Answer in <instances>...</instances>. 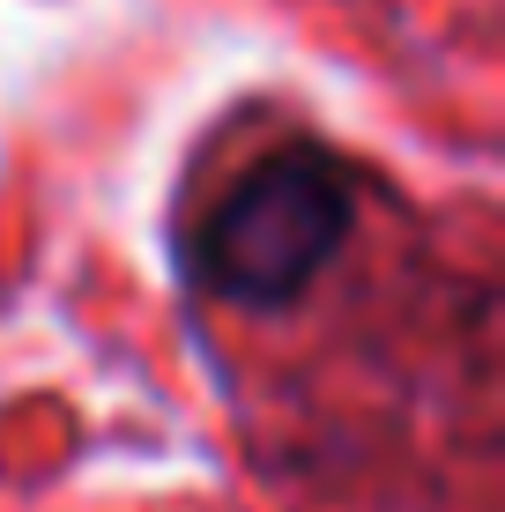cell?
Returning <instances> with one entry per match:
<instances>
[{
	"label": "cell",
	"instance_id": "obj_1",
	"mask_svg": "<svg viewBox=\"0 0 505 512\" xmlns=\"http://www.w3.org/2000/svg\"><path fill=\"white\" fill-rule=\"evenodd\" d=\"M357 216V179L320 141H283L223 193L194 231V282L238 312L298 305Z\"/></svg>",
	"mask_w": 505,
	"mask_h": 512
}]
</instances>
